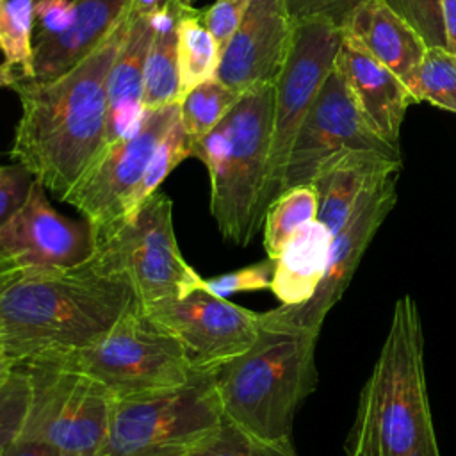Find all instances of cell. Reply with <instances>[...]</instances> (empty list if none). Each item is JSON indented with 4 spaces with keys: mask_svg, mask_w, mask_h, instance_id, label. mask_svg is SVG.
I'll return each mask as SVG.
<instances>
[{
    "mask_svg": "<svg viewBox=\"0 0 456 456\" xmlns=\"http://www.w3.org/2000/svg\"><path fill=\"white\" fill-rule=\"evenodd\" d=\"M16 369L12 358L7 354L5 347L0 342V388L5 385V381L9 379V376L12 374V370Z\"/></svg>",
    "mask_w": 456,
    "mask_h": 456,
    "instance_id": "cell-41",
    "label": "cell"
},
{
    "mask_svg": "<svg viewBox=\"0 0 456 456\" xmlns=\"http://www.w3.org/2000/svg\"><path fill=\"white\" fill-rule=\"evenodd\" d=\"M187 157H191V139L178 116L157 144L148 167L128 201L125 219H128L153 192H157L167 175Z\"/></svg>",
    "mask_w": 456,
    "mask_h": 456,
    "instance_id": "cell-30",
    "label": "cell"
},
{
    "mask_svg": "<svg viewBox=\"0 0 456 456\" xmlns=\"http://www.w3.org/2000/svg\"><path fill=\"white\" fill-rule=\"evenodd\" d=\"M132 299L130 285L93 256L69 269H27L0 287V342L16 367L55 362L100 338Z\"/></svg>",
    "mask_w": 456,
    "mask_h": 456,
    "instance_id": "cell-2",
    "label": "cell"
},
{
    "mask_svg": "<svg viewBox=\"0 0 456 456\" xmlns=\"http://www.w3.org/2000/svg\"><path fill=\"white\" fill-rule=\"evenodd\" d=\"M36 180L18 212L0 228V251L25 269H69L94 253L91 226L57 212Z\"/></svg>",
    "mask_w": 456,
    "mask_h": 456,
    "instance_id": "cell-15",
    "label": "cell"
},
{
    "mask_svg": "<svg viewBox=\"0 0 456 456\" xmlns=\"http://www.w3.org/2000/svg\"><path fill=\"white\" fill-rule=\"evenodd\" d=\"M34 182L32 173L18 162L0 167V228L25 203Z\"/></svg>",
    "mask_w": 456,
    "mask_h": 456,
    "instance_id": "cell-34",
    "label": "cell"
},
{
    "mask_svg": "<svg viewBox=\"0 0 456 456\" xmlns=\"http://www.w3.org/2000/svg\"><path fill=\"white\" fill-rule=\"evenodd\" d=\"M440 2H442L445 45L452 53H456V0H440Z\"/></svg>",
    "mask_w": 456,
    "mask_h": 456,
    "instance_id": "cell-39",
    "label": "cell"
},
{
    "mask_svg": "<svg viewBox=\"0 0 456 456\" xmlns=\"http://www.w3.org/2000/svg\"><path fill=\"white\" fill-rule=\"evenodd\" d=\"M185 456H299L292 440H267L223 417Z\"/></svg>",
    "mask_w": 456,
    "mask_h": 456,
    "instance_id": "cell-28",
    "label": "cell"
},
{
    "mask_svg": "<svg viewBox=\"0 0 456 456\" xmlns=\"http://www.w3.org/2000/svg\"><path fill=\"white\" fill-rule=\"evenodd\" d=\"M274 86L242 93L226 118L191 142L210 178V214L219 233L246 246L264 224L273 135Z\"/></svg>",
    "mask_w": 456,
    "mask_h": 456,
    "instance_id": "cell-5",
    "label": "cell"
},
{
    "mask_svg": "<svg viewBox=\"0 0 456 456\" xmlns=\"http://www.w3.org/2000/svg\"><path fill=\"white\" fill-rule=\"evenodd\" d=\"M335 69L347 84L370 130L399 148L404 114L415 102L403 78L344 36L335 57Z\"/></svg>",
    "mask_w": 456,
    "mask_h": 456,
    "instance_id": "cell-17",
    "label": "cell"
},
{
    "mask_svg": "<svg viewBox=\"0 0 456 456\" xmlns=\"http://www.w3.org/2000/svg\"><path fill=\"white\" fill-rule=\"evenodd\" d=\"M317 192L312 183L289 187L269 205L262 224L267 258L274 260L299 230L317 219Z\"/></svg>",
    "mask_w": 456,
    "mask_h": 456,
    "instance_id": "cell-26",
    "label": "cell"
},
{
    "mask_svg": "<svg viewBox=\"0 0 456 456\" xmlns=\"http://www.w3.org/2000/svg\"><path fill=\"white\" fill-rule=\"evenodd\" d=\"M34 7L36 0L0 2V86L34 78Z\"/></svg>",
    "mask_w": 456,
    "mask_h": 456,
    "instance_id": "cell-24",
    "label": "cell"
},
{
    "mask_svg": "<svg viewBox=\"0 0 456 456\" xmlns=\"http://www.w3.org/2000/svg\"><path fill=\"white\" fill-rule=\"evenodd\" d=\"M130 2L137 11H155L164 4V0H130Z\"/></svg>",
    "mask_w": 456,
    "mask_h": 456,
    "instance_id": "cell-42",
    "label": "cell"
},
{
    "mask_svg": "<svg viewBox=\"0 0 456 456\" xmlns=\"http://www.w3.org/2000/svg\"><path fill=\"white\" fill-rule=\"evenodd\" d=\"M397 180L399 175H392L372 187L356 205L347 223L331 235L326 271L317 290L303 305L276 306L285 319L301 328L321 331L328 312L344 296L365 249L394 208L397 201Z\"/></svg>",
    "mask_w": 456,
    "mask_h": 456,
    "instance_id": "cell-14",
    "label": "cell"
},
{
    "mask_svg": "<svg viewBox=\"0 0 456 456\" xmlns=\"http://www.w3.org/2000/svg\"><path fill=\"white\" fill-rule=\"evenodd\" d=\"M183 347L194 370H214L248 351L258 337L260 314L203 289L144 306Z\"/></svg>",
    "mask_w": 456,
    "mask_h": 456,
    "instance_id": "cell-12",
    "label": "cell"
},
{
    "mask_svg": "<svg viewBox=\"0 0 456 456\" xmlns=\"http://www.w3.org/2000/svg\"><path fill=\"white\" fill-rule=\"evenodd\" d=\"M27 271L18 260H14L11 255L0 251V287H4L7 281H11L20 273Z\"/></svg>",
    "mask_w": 456,
    "mask_h": 456,
    "instance_id": "cell-40",
    "label": "cell"
},
{
    "mask_svg": "<svg viewBox=\"0 0 456 456\" xmlns=\"http://www.w3.org/2000/svg\"><path fill=\"white\" fill-rule=\"evenodd\" d=\"M294 21L287 0H251L221 50L217 80L239 94L274 86L289 55Z\"/></svg>",
    "mask_w": 456,
    "mask_h": 456,
    "instance_id": "cell-16",
    "label": "cell"
},
{
    "mask_svg": "<svg viewBox=\"0 0 456 456\" xmlns=\"http://www.w3.org/2000/svg\"><path fill=\"white\" fill-rule=\"evenodd\" d=\"M30 399V383L25 369L16 367L0 388V449L20 435Z\"/></svg>",
    "mask_w": 456,
    "mask_h": 456,
    "instance_id": "cell-31",
    "label": "cell"
},
{
    "mask_svg": "<svg viewBox=\"0 0 456 456\" xmlns=\"http://www.w3.org/2000/svg\"><path fill=\"white\" fill-rule=\"evenodd\" d=\"M178 116L180 103L146 109L139 128L107 144L84 176L61 200L82 214L93 230L94 242L125 221L128 201L157 144Z\"/></svg>",
    "mask_w": 456,
    "mask_h": 456,
    "instance_id": "cell-10",
    "label": "cell"
},
{
    "mask_svg": "<svg viewBox=\"0 0 456 456\" xmlns=\"http://www.w3.org/2000/svg\"><path fill=\"white\" fill-rule=\"evenodd\" d=\"M157 11V9H155ZM155 11H137L109 75L107 144L134 134L144 116V68L153 37Z\"/></svg>",
    "mask_w": 456,
    "mask_h": 456,
    "instance_id": "cell-19",
    "label": "cell"
},
{
    "mask_svg": "<svg viewBox=\"0 0 456 456\" xmlns=\"http://www.w3.org/2000/svg\"><path fill=\"white\" fill-rule=\"evenodd\" d=\"M344 449L346 456H442L426 381L424 328L410 294L394 303Z\"/></svg>",
    "mask_w": 456,
    "mask_h": 456,
    "instance_id": "cell-3",
    "label": "cell"
},
{
    "mask_svg": "<svg viewBox=\"0 0 456 456\" xmlns=\"http://www.w3.org/2000/svg\"><path fill=\"white\" fill-rule=\"evenodd\" d=\"M401 173V157L381 151L353 150L326 160L310 182L317 192V219L333 235L362 198L379 182Z\"/></svg>",
    "mask_w": 456,
    "mask_h": 456,
    "instance_id": "cell-18",
    "label": "cell"
},
{
    "mask_svg": "<svg viewBox=\"0 0 456 456\" xmlns=\"http://www.w3.org/2000/svg\"><path fill=\"white\" fill-rule=\"evenodd\" d=\"M194 0H164L155 11L153 37L144 68V109L180 102V75L176 55V27L182 12Z\"/></svg>",
    "mask_w": 456,
    "mask_h": 456,
    "instance_id": "cell-23",
    "label": "cell"
},
{
    "mask_svg": "<svg viewBox=\"0 0 456 456\" xmlns=\"http://www.w3.org/2000/svg\"><path fill=\"white\" fill-rule=\"evenodd\" d=\"M221 420L212 370H196L178 388L114 397L96 456H185Z\"/></svg>",
    "mask_w": 456,
    "mask_h": 456,
    "instance_id": "cell-7",
    "label": "cell"
},
{
    "mask_svg": "<svg viewBox=\"0 0 456 456\" xmlns=\"http://www.w3.org/2000/svg\"><path fill=\"white\" fill-rule=\"evenodd\" d=\"M0 456H59V452L48 444L16 438L0 451Z\"/></svg>",
    "mask_w": 456,
    "mask_h": 456,
    "instance_id": "cell-38",
    "label": "cell"
},
{
    "mask_svg": "<svg viewBox=\"0 0 456 456\" xmlns=\"http://www.w3.org/2000/svg\"><path fill=\"white\" fill-rule=\"evenodd\" d=\"M134 16L132 2L105 39L50 80H20V119L11 157L59 200L107 146L109 75Z\"/></svg>",
    "mask_w": 456,
    "mask_h": 456,
    "instance_id": "cell-1",
    "label": "cell"
},
{
    "mask_svg": "<svg viewBox=\"0 0 456 456\" xmlns=\"http://www.w3.org/2000/svg\"><path fill=\"white\" fill-rule=\"evenodd\" d=\"M403 82L415 102H429L456 114V53L447 46H428Z\"/></svg>",
    "mask_w": 456,
    "mask_h": 456,
    "instance_id": "cell-27",
    "label": "cell"
},
{
    "mask_svg": "<svg viewBox=\"0 0 456 456\" xmlns=\"http://www.w3.org/2000/svg\"><path fill=\"white\" fill-rule=\"evenodd\" d=\"M0 451H2V449H0Z\"/></svg>",
    "mask_w": 456,
    "mask_h": 456,
    "instance_id": "cell-44",
    "label": "cell"
},
{
    "mask_svg": "<svg viewBox=\"0 0 456 456\" xmlns=\"http://www.w3.org/2000/svg\"><path fill=\"white\" fill-rule=\"evenodd\" d=\"M239 93L224 86L221 80L212 78L192 89L180 98V121L191 142L207 135L216 128L237 103Z\"/></svg>",
    "mask_w": 456,
    "mask_h": 456,
    "instance_id": "cell-29",
    "label": "cell"
},
{
    "mask_svg": "<svg viewBox=\"0 0 456 456\" xmlns=\"http://www.w3.org/2000/svg\"><path fill=\"white\" fill-rule=\"evenodd\" d=\"M363 0H287L289 14L296 23L308 20H326L342 27L347 14Z\"/></svg>",
    "mask_w": 456,
    "mask_h": 456,
    "instance_id": "cell-35",
    "label": "cell"
},
{
    "mask_svg": "<svg viewBox=\"0 0 456 456\" xmlns=\"http://www.w3.org/2000/svg\"><path fill=\"white\" fill-rule=\"evenodd\" d=\"M353 150L401 157L397 146L385 142L365 123L347 84L333 66L296 134L285 169L283 191L310 183L326 160Z\"/></svg>",
    "mask_w": 456,
    "mask_h": 456,
    "instance_id": "cell-13",
    "label": "cell"
},
{
    "mask_svg": "<svg viewBox=\"0 0 456 456\" xmlns=\"http://www.w3.org/2000/svg\"><path fill=\"white\" fill-rule=\"evenodd\" d=\"M75 16V0H36L34 39L66 30Z\"/></svg>",
    "mask_w": 456,
    "mask_h": 456,
    "instance_id": "cell-37",
    "label": "cell"
},
{
    "mask_svg": "<svg viewBox=\"0 0 456 456\" xmlns=\"http://www.w3.org/2000/svg\"><path fill=\"white\" fill-rule=\"evenodd\" d=\"M0 2H4V0H0Z\"/></svg>",
    "mask_w": 456,
    "mask_h": 456,
    "instance_id": "cell-43",
    "label": "cell"
},
{
    "mask_svg": "<svg viewBox=\"0 0 456 456\" xmlns=\"http://www.w3.org/2000/svg\"><path fill=\"white\" fill-rule=\"evenodd\" d=\"M93 260L103 271L123 278L142 306L183 297L203 283V276L187 264L178 248L173 201L160 191L94 242Z\"/></svg>",
    "mask_w": 456,
    "mask_h": 456,
    "instance_id": "cell-8",
    "label": "cell"
},
{
    "mask_svg": "<svg viewBox=\"0 0 456 456\" xmlns=\"http://www.w3.org/2000/svg\"><path fill=\"white\" fill-rule=\"evenodd\" d=\"M0 167H2V166H0Z\"/></svg>",
    "mask_w": 456,
    "mask_h": 456,
    "instance_id": "cell-45",
    "label": "cell"
},
{
    "mask_svg": "<svg viewBox=\"0 0 456 456\" xmlns=\"http://www.w3.org/2000/svg\"><path fill=\"white\" fill-rule=\"evenodd\" d=\"M249 4L251 0H216L203 11V21L221 50L242 21Z\"/></svg>",
    "mask_w": 456,
    "mask_h": 456,
    "instance_id": "cell-36",
    "label": "cell"
},
{
    "mask_svg": "<svg viewBox=\"0 0 456 456\" xmlns=\"http://www.w3.org/2000/svg\"><path fill=\"white\" fill-rule=\"evenodd\" d=\"M180 98L192 87L217 78L221 48L203 21V11L187 7L176 27Z\"/></svg>",
    "mask_w": 456,
    "mask_h": 456,
    "instance_id": "cell-25",
    "label": "cell"
},
{
    "mask_svg": "<svg viewBox=\"0 0 456 456\" xmlns=\"http://www.w3.org/2000/svg\"><path fill=\"white\" fill-rule=\"evenodd\" d=\"M317 337L278 308L260 314L253 346L212 370L223 417L267 440H292L296 411L317 387Z\"/></svg>",
    "mask_w": 456,
    "mask_h": 456,
    "instance_id": "cell-4",
    "label": "cell"
},
{
    "mask_svg": "<svg viewBox=\"0 0 456 456\" xmlns=\"http://www.w3.org/2000/svg\"><path fill=\"white\" fill-rule=\"evenodd\" d=\"M342 45L340 27L326 20L294 25L285 66L274 84L267 208L283 192L285 169L296 134L335 66Z\"/></svg>",
    "mask_w": 456,
    "mask_h": 456,
    "instance_id": "cell-11",
    "label": "cell"
},
{
    "mask_svg": "<svg viewBox=\"0 0 456 456\" xmlns=\"http://www.w3.org/2000/svg\"><path fill=\"white\" fill-rule=\"evenodd\" d=\"M426 41L428 46H447L440 0H385Z\"/></svg>",
    "mask_w": 456,
    "mask_h": 456,
    "instance_id": "cell-32",
    "label": "cell"
},
{
    "mask_svg": "<svg viewBox=\"0 0 456 456\" xmlns=\"http://www.w3.org/2000/svg\"><path fill=\"white\" fill-rule=\"evenodd\" d=\"M28 410L16 438L57 449L59 456H96L107 435L114 395L91 376L48 362L21 365Z\"/></svg>",
    "mask_w": 456,
    "mask_h": 456,
    "instance_id": "cell-9",
    "label": "cell"
},
{
    "mask_svg": "<svg viewBox=\"0 0 456 456\" xmlns=\"http://www.w3.org/2000/svg\"><path fill=\"white\" fill-rule=\"evenodd\" d=\"M340 30L401 78L420 62L428 48L422 36L385 0L360 2Z\"/></svg>",
    "mask_w": 456,
    "mask_h": 456,
    "instance_id": "cell-20",
    "label": "cell"
},
{
    "mask_svg": "<svg viewBox=\"0 0 456 456\" xmlns=\"http://www.w3.org/2000/svg\"><path fill=\"white\" fill-rule=\"evenodd\" d=\"M130 0H75L71 25L48 37L34 39V78L62 75L91 53L123 16Z\"/></svg>",
    "mask_w": 456,
    "mask_h": 456,
    "instance_id": "cell-21",
    "label": "cell"
},
{
    "mask_svg": "<svg viewBox=\"0 0 456 456\" xmlns=\"http://www.w3.org/2000/svg\"><path fill=\"white\" fill-rule=\"evenodd\" d=\"M273 269H274V260L267 258L221 276L203 278L201 289L219 297H226L228 294H235V292L264 290L271 287Z\"/></svg>",
    "mask_w": 456,
    "mask_h": 456,
    "instance_id": "cell-33",
    "label": "cell"
},
{
    "mask_svg": "<svg viewBox=\"0 0 456 456\" xmlns=\"http://www.w3.org/2000/svg\"><path fill=\"white\" fill-rule=\"evenodd\" d=\"M48 363L91 376L114 397L178 388L196 372L180 342L166 333L135 297L100 338Z\"/></svg>",
    "mask_w": 456,
    "mask_h": 456,
    "instance_id": "cell-6",
    "label": "cell"
},
{
    "mask_svg": "<svg viewBox=\"0 0 456 456\" xmlns=\"http://www.w3.org/2000/svg\"><path fill=\"white\" fill-rule=\"evenodd\" d=\"M330 240V230L315 219L285 244L269 287L281 305H303L314 296L326 271Z\"/></svg>",
    "mask_w": 456,
    "mask_h": 456,
    "instance_id": "cell-22",
    "label": "cell"
}]
</instances>
